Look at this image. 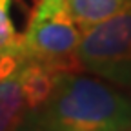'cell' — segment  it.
Instances as JSON below:
<instances>
[{
	"instance_id": "5",
	"label": "cell",
	"mask_w": 131,
	"mask_h": 131,
	"mask_svg": "<svg viewBox=\"0 0 131 131\" xmlns=\"http://www.w3.org/2000/svg\"><path fill=\"white\" fill-rule=\"evenodd\" d=\"M129 4L131 0H68L66 11L82 29H86L115 16Z\"/></svg>"
},
{
	"instance_id": "1",
	"label": "cell",
	"mask_w": 131,
	"mask_h": 131,
	"mask_svg": "<svg viewBox=\"0 0 131 131\" xmlns=\"http://www.w3.org/2000/svg\"><path fill=\"white\" fill-rule=\"evenodd\" d=\"M37 111L53 131H131V98L80 73H62Z\"/></svg>"
},
{
	"instance_id": "7",
	"label": "cell",
	"mask_w": 131,
	"mask_h": 131,
	"mask_svg": "<svg viewBox=\"0 0 131 131\" xmlns=\"http://www.w3.org/2000/svg\"><path fill=\"white\" fill-rule=\"evenodd\" d=\"M9 2L11 0H0V47H13L22 42V37L9 20Z\"/></svg>"
},
{
	"instance_id": "6",
	"label": "cell",
	"mask_w": 131,
	"mask_h": 131,
	"mask_svg": "<svg viewBox=\"0 0 131 131\" xmlns=\"http://www.w3.org/2000/svg\"><path fill=\"white\" fill-rule=\"evenodd\" d=\"M26 60V53L22 42L13 47H0V80H4L11 73H15Z\"/></svg>"
},
{
	"instance_id": "9",
	"label": "cell",
	"mask_w": 131,
	"mask_h": 131,
	"mask_svg": "<svg viewBox=\"0 0 131 131\" xmlns=\"http://www.w3.org/2000/svg\"><path fill=\"white\" fill-rule=\"evenodd\" d=\"M66 4H68V0H38L31 20H38V18H46L49 15H55L57 11L64 9Z\"/></svg>"
},
{
	"instance_id": "3",
	"label": "cell",
	"mask_w": 131,
	"mask_h": 131,
	"mask_svg": "<svg viewBox=\"0 0 131 131\" xmlns=\"http://www.w3.org/2000/svg\"><path fill=\"white\" fill-rule=\"evenodd\" d=\"M82 27L64 9L46 18L29 20L22 37V47L27 58L37 60L58 73H80L78 44Z\"/></svg>"
},
{
	"instance_id": "8",
	"label": "cell",
	"mask_w": 131,
	"mask_h": 131,
	"mask_svg": "<svg viewBox=\"0 0 131 131\" xmlns=\"http://www.w3.org/2000/svg\"><path fill=\"white\" fill-rule=\"evenodd\" d=\"M13 131H53V129L42 120L40 113L37 109H33V111L26 113V117L16 124V127Z\"/></svg>"
},
{
	"instance_id": "4",
	"label": "cell",
	"mask_w": 131,
	"mask_h": 131,
	"mask_svg": "<svg viewBox=\"0 0 131 131\" xmlns=\"http://www.w3.org/2000/svg\"><path fill=\"white\" fill-rule=\"evenodd\" d=\"M29 109L20 68L0 80V131H13Z\"/></svg>"
},
{
	"instance_id": "2",
	"label": "cell",
	"mask_w": 131,
	"mask_h": 131,
	"mask_svg": "<svg viewBox=\"0 0 131 131\" xmlns=\"http://www.w3.org/2000/svg\"><path fill=\"white\" fill-rule=\"evenodd\" d=\"M78 62L82 71L131 88V4L111 18L82 29Z\"/></svg>"
}]
</instances>
